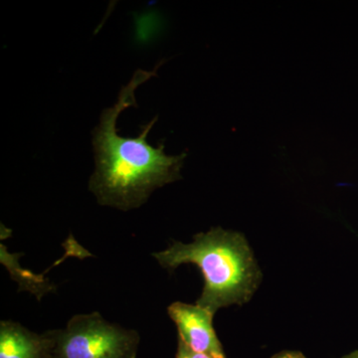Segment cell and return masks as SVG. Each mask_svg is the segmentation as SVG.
Listing matches in <instances>:
<instances>
[{
    "label": "cell",
    "mask_w": 358,
    "mask_h": 358,
    "mask_svg": "<svg viewBox=\"0 0 358 358\" xmlns=\"http://www.w3.org/2000/svg\"><path fill=\"white\" fill-rule=\"evenodd\" d=\"M157 70H136L122 87L117 103L103 110L100 124L93 131L96 171L90 190L101 205L122 211L138 208L155 189L181 178L185 152L169 155L164 143L157 148L148 143V134L157 117L145 124L136 138L120 136L117 129L120 115L129 107L138 108L136 90L155 77Z\"/></svg>",
    "instance_id": "cell-1"
},
{
    "label": "cell",
    "mask_w": 358,
    "mask_h": 358,
    "mask_svg": "<svg viewBox=\"0 0 358 358\" xmlns=\"http://www.w3.org/2000/svg\"><path fill=\"white\" fill-rule=\"evenodd\" d=\"M154 257L162 268L171 271L183 264L196 265L204 279L196 305L213 315L219 308L246 303L262 280L244 235L220 227L195 235L189 244L174 242Z\"/></svg>",
    "instance_id": "cell-2"
},
{
    "label": "cell",
    "mask_w": 358,
    "mask_h": 358,
    "mask_svg": "<svg viewBox=\"0 0 358 358\" xmlns=\"http://www.w3.org/2000/svg\"><path fill=\"white\" fill-rule=\"evenodd\" d=\"M54 336L53 358H136L141 343L138 331L110 324L99 313L74 315Z\"/></svg>",
    "instance_id": "cell-3"
},
{
    "label": "cell",
    "mask_w": 358,
    "mask_h": 358,
    "mask_svg": "<svg viewBox=\"0 0 358 358\" xmlns=\"http://www.w3.org/2000/svg\"><path fill=\"white\" fill-rule=\"evenodd\" d=\"M169 315L178 327V341L195 352L213 358L226 357L213 327V313L196 303L176 301L169 306Z\"/></svg>",
    "instance_id": "cell-4"
},
{
    "label": "cell",
    "mask_w": 358,
    "mask_h": 358,
    "mask_svg": "<svg viewBox=\"0 0 358 358\" xmlns=\"http://www.w3.org/2000/svg\"><path fill=\"white\" fill-rule=\"evenodd\" d=\"M54 331L33 333L17 322L0 324V358H53Z\"/></svg>",
    "instance_id": "cell-5"
},
{
    "label": "cell",
    "mask_w": 358,
    "mask_h": 358,
    "mask_svg": "<svg viewBox=\"0 0 358 358\" xmlns=\"http://www.w3.org/2000/svg\"><path fill=\"white\" fill-rule=\"evenodd\" d=\"M176 358H213L205 353L195 352L192 348H188L182 341H178V352Z\"/></svg>",
    "instance_id": "cell-6"
},
{
    "label": "cell",
    "mask_w": 358,
    "mask_h": 358,
    "mask_svg": "<svg viewBox=\"0 0 358 358\" xmlns=\"http://www.w3.org/2000/svg\"><path fill=\"white\" fill-rule=\"evenodd\" d=\"M272 358H307L298 350H284L275 355Z\"/></svg>",
    "instance_id": "cell-7"
},
{
    "label": "cell",
    "mask_w": 358,
    "mask_h": 358,
    "mask_svg": "<svg viewBox=\"0 0 358 358\" xmlns=\"http://www.w3.org/2000/svg\"><path fill=\"white\" fill-rule=\"evenodd\" d=\"M343 358H358V350H355V352L350 353V355H345Z\"/></svg>",
    "instance_id": "cell-8"
},
{
    "label": "cell",
    "mask_w": 358,
    "mask_h": 358,
    "mask_svg": "<svg viewBox=\"0 0 358 358\" xmlns=\"http://www.w3.org/2000/svg\"><path fill=\"white\" fill-rule=\"evenodd\" d=\"M224 358H226V357H224Z\"/></svg>",
    "instance_id": "cell-9"
}]
</instances>
